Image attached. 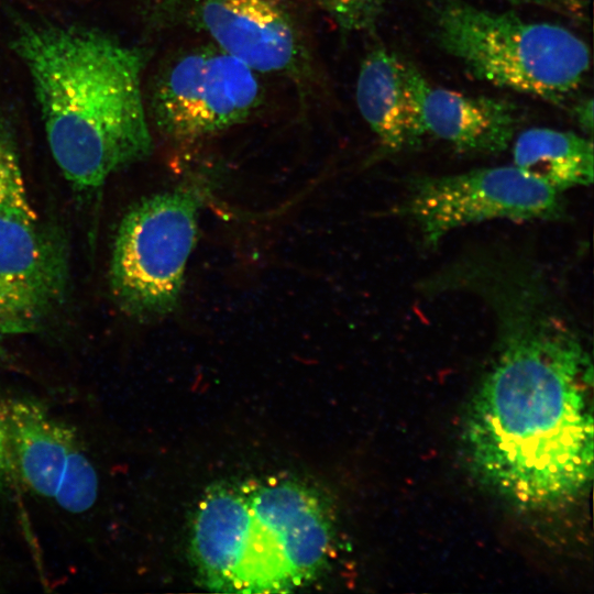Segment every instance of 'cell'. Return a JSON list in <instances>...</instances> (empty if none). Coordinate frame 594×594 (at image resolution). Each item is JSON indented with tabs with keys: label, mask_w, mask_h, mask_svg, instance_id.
<instances>
[{
	"label": "cell",
	"mask_w": 594,
	"mask_h": 594,
	"mask_svg": "<svg viewBox=\"0 0 594 594\" xmlns=\"http://www.w3.org/2000/svg\"><path fill=\"white\" fill-rule=\"evenodd\" d=\"M454 290L488 307L495 341L463 425L482 484L515 506H565L593 479V362L585 334L540 263L483 251L457 268Z\"/></svg>",
	"instance_id": "6da1fadb"
},
{
	"label": "cell",
	"mask_w": 594,
	"mask_h": 594,
	"mask_svg": "<svg viewBox=\"0 0 594 594\" xmlns=\"http://www.w3.org/2000/svg\"><path fill=\"white\" fill-rule=\"evenodd\" d=\"M11 50L26 68L52 156L78 191L150 155L145 48L92 26L21 21Z\"/></svg>",
	"instance_id": "7a4b0ae2"
},
{
	"label": "cell",
	"mask_w": 594,
	"mask_h": 594,
	"mask_svg": "<svg viewBox=\"0 0 594 594\" xmlns=\"http://www.w3.org/2000/svg\"><path fill=\"white\" fill-rule=\"evenodd\" d=\"M336 525L327 503L286 477L210 488L200 501L190 549L207 586L283 593L310 585L330 568Z\"/></svg>",
	"instance_id": "3957f363"
},
{
	"label": "cell",
	"mask_w": 594,
	"mask_h": 594,
	"mask_svg": "<svg viewBox=\"0 0 594 594\" xmlns=\"http://www.w3.org/2000/svg\"><path fill=\"white\" fill-rule=\"evenodd\" d=\"M436 37L475 78L556 103L581 86L591 64L588 46L570 30L463 0L438 7Z\"/></svg>",
	"instance_id": "277c9868"
},
{
	"label": "cell",
	"mask_w": 594,
	"mask_h": 594,
	"mask_svg": "<svg viewBox=\"0 0 594 594\" xmlns=\"http://www.w3.org/2000/svg\"><path fill=\"white\" fill-rule=\"evenodd\" d=\"M147 31L187 32L265 76L289 81L305 100L322 77L294 0H138Z\"/></svg>",
	"instance_id": "5b68a950"
},
{
	"label": "cell",
	"mask_w": 594,
	"mask_h": 594,
	"mask_svg": "<svg viewBox=\"0 0 594 594\" xmlns=\"http://www.w3.org/2000/svg\"><path fill=\"white\" fill-rule=\"evenodd\" d=\"M207 193L198 182L182 184L140 199L121 219L109 279L117 305L128 316L151 320L178 306Z\"/></svg>",
	"instance_id": "8992f818"
},
{
	"label": "cell",
	"mask_w": 594,
	"mask_h": 594,
	"mask_svg": "<svg viewBox=\"0 0 594 594\" xmlns=\"http://www.w3.org/2000/svg\"><path fill=\"white\" fill-rule=\"evenodd\" d=\"M144 92L150 125L178 143L242 124L265 100L262 74L200 38L168 52Z\"/></svg>",
	"instance_id": "52a82bcc"
},
{
	"label": "cell",
	"mask_w": 594,
	"mask_h": 594,
	"mask_svg": "<svg viewBox=\"0 0 594 594\" xmlns=\"http://www.w3.org/2000/svg\"><path fill=\"white\" fill-rule=\"evenodd\" d=\"M398 215L436 248L449 233L490 220L554 221L565 216L563 194L517 167L496 166L409 182Z\"/></svg>",
	"instance_id": "ba28073f"
},
{
	"label": "cell",
	"mask_w": 594,
	"mask_h": 594,
	"mask_svg": "<svg viewBox=\"0 0 594 594\" xmlns=\"http://www.w3.org/2000/svg\"><path fill=\"white\" fill-rule=\"evenodd\" d=\"M15 482L69 515L92 509L99 477L75 430L34 400L0 402Z\"/></svg>",
	"instance_id": "9c48e42d"
},
{
	"label": "cell",
	"mask_w": 594,
	"mask_h": 594,
	"mask_svg": "<svg viewBox=\"0 0 594 594\" xmlns=\"http://www.w3.org/2000/svg\"><path fill=\"white\" fill-rule=\"evenodd\" d=\"M65 243L35 222L0 216V333L40 329L66 295Z\"/></svg>",
	"instance_id": "30bf717a"
},
{
	"label": "cell",
	"mask_w": 594,
	"mask_h": 594,
	"mask_svg": "<svg viewBox=\"0 0 594 594\" xmlns=\"http://www.w3.org/2000/svg\"><path fill=\"white\" fill-rule=\"evenodd\" d=\"M405 73L426 135L477 154H497L512 143L517 114L507 100L435 87L408 62Z\"/></svg>",
	"instance_id": "8fae6325"
},
{
	"label": "cell",
	"mask_w": 594,
	"mask_h": 594,
	"mask_svg": "<svg viewBox=\"0 0 594 594\" xmlns=\"http://www.w3.org/2000/svg\"><path fill=\"white\" fill-rule=\"evenodd\" d=\"M359 111L381 146L398 153L419 145L426 135L408 89L405 62L385 47L363 58L355 88Z\"/></svg>",
	"instance_id": "7c38bea8"
},
{
	"label": "cell",
	"mask_w": 594,
	"mask_h": 594,
	"mask_svg": "<svg viewBox=\"0 0 594 594\" xmlns=\"http://www.w3.org/2000/svg\"><path fill=\"white\" fill-rule=\"evenodd\" d=\"M514 166L527 176L564 193L594 178L591 139L548 128L522 131L514 142Z\"/></svg>",
	"instance_id": "4fadbf2b"
},
{
	"label": "cell",
	"mask_w": 594,
	"mask_h": 594,
	"mask_svg": "<svg viewBox=\"0 0 594 594\" xmlns=\"http://www.w3.org/2000/svg\"><path fill=\"white\" fill-rule=\"evenodd\" d=\"M0 216L37 221L22 175L12 131L0 113Z\"/></svg>",
	"instance_id": "5bb4252c"
},
{
	"label": "cell",
	"mask_w": 594,
	"mask_h": 594,
	"mask_svg": "<svg viewBox=\"0 0 594 594\" xmlns=\"http://www.w3.org/2000/svg\"><path fill=\"white\" fill-rule=\"evenodd\" d=\"M340 31L373 32L383 11V0H316Z\"/></svg>",
	"instance_id": "9a60e30c"
},
{
	"label": "cell",
	"mask_w": 594,
	"mask_h": 594,
	"mask_svg": "<svg viewBox=\"0 0 594 594\" xmlns=\"http://www.w3.org/2000/svg\"><path fill=\"white\" fill-rule=\"evenodd\" d=\"M14 480L10 443L6 422L0 411V491L11 485Z\"/></svg>",
	"instance_id": "2e32d148"
},
{
	"label": "cell",
	"mask_w": 594,
	"mask_h": 594,
	"mask_svg": "<svg viewBox=\"0 0 594 594\" xmlns=\"http://www.w3.org/2000/svg\"><path fill=\"white\" fill-rule=\"evenodd\" d=\"M516 4H532L542 7L564 15L579 18L583 15V0H508Z\"/></svg>",
	"instance_id": "e0dca14e"
},
{
	"label": "cell",
	"mask_w": 594,
	"mask_h": 594,
	"mask_svg": "<svg viewBox=\"0 0 594 594\" xmlns=\"http://www.w3.org/2000/svg\"><path fill=\"white\" fill-rule=\"evenodd\" d=\"M574 117L579 123V125L587 133H592L593 131V100L592 98H587L579 102L574 110Z\"/></svg>",
	"instance_id": "ac0fdd59"
},
{
	"label": "cell",
	"mask_w": 594,
	"mask_h": 594,
	"mask_svg": "<svg viewBox=\"0 0 594 594\" xmlns=\"http://www.w3.org/2000/svg\"><path fill=\"white\" fill-rule=\"evenodd\" d=\"M6 360H7V353L3 345L0 342V365H2L6 362Z\"/></svg>",
	"instance_id": "d6986e66"
}]
</instances>
